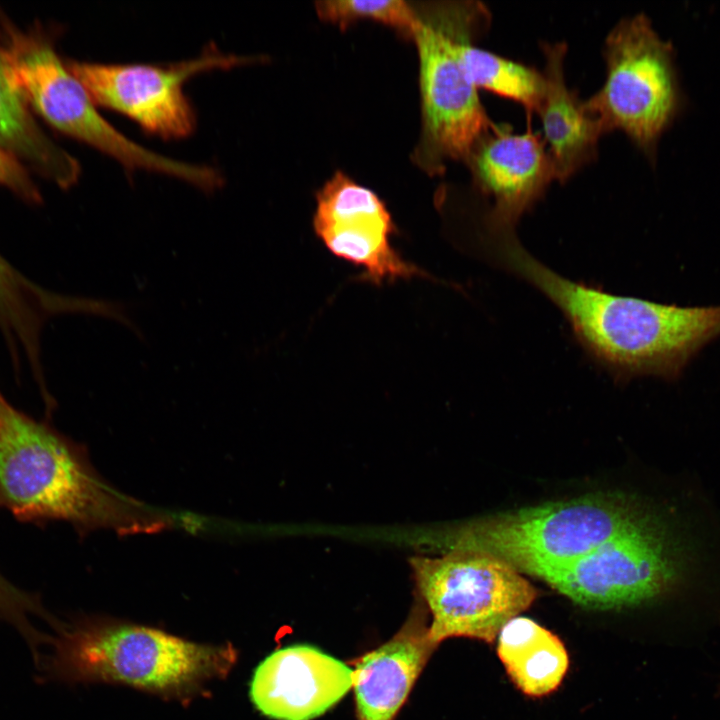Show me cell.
I'll use <instances>...</instances> for the list:
<instances>
[{
    "label": "cell",
    "instance_id": "277c9868",
    "mask_svg": "<svg viewBox=\"0 0 720 720\" xmlns=\"http://www.w3.org/2000/svg\"><path fill=\"white\" fill-rule=\"evenodd\" d=\"M652 512L623 496H582L470 521L451 535L448 548L486 553L543 580Z\"/></svg>",
    "mask_w": 720,
    "mask_h": 720
},
{
    "label": "cell",
    "instance_id": "52a82bcc",
    "mask_svg": "<svg viewBox=\"0 0 720 720\" xmlns=\"http://www.w3.org/2000/svg\"><path fill=\"white\" fill-rule=\"evenodd\" d=\"M6 34L0 55L12 82L55 129L110 156L128 171L165 174L198 189L208 184L207 166L156 153L111 125L47 39L17 30H7Z\"/></svg>",
    "mask_w": 720,
    "mask_h": 720
},
{
    "label": "cell",
    "instance_id": "7402d4cb",
    "mask_svg": "<svg viewBox=\"0 0 720 720\" xmlns=\"http://www.w3.org/2000/svg\"><path fill=\"white\" fill-rule=\"evenodd\" d=\"M0 185L30 202H38L40 195L27 171L13 154L0 149Z\"/></svg>",
    "mask_w": 720,
    "mask_h": 720
},
{
    "label": "cell",
    "instance_id": "ba28073f",
    "mask_svg": "<svg viewBox=\"0 0 720 720\" xmlns=\"http://www.w3.org/2000/svg\"><path fill=\"white\" fill-rule=\"evenodd\" d=\"M603 57L605 81L586 107L604 134L622 131L654 163L659 139L683 106L673 46L639 13L609 31Z\"/></svg>",
    "mask_w": 720,
    "mask_h": 720
},
{
    "label": "cell",
    "instance_id": "2e32d148",
    "mask_svg": "<svg viewBox=\"0 0 720 720\" xmlns=\"http://www.w3.org/2000/svg\"><path fill=\"white\" fill-rule=\"evenodd\" d=\"M69 307V296L35 284L0 254V329L15 365L24 359L30 369L41 368L44 323Z\"/></svg>",
    "mask_w": 720,
    "mask_h": 720
},
{
    "label": "cell",
    "instance_id": "8992f818",
    "mask_svg": "<svg viewBox=\"0 0 720 720\" xmlns=\"http://www.w3.org/2000/svg\"><path fill=\"white\" fill-rule=\"evenodd\" d=\"M682 530L654 511L543 579L592 609L641 605L684 588L695 568Z\"/></svg>",
    "mask_w": 720,
    "mask_h": 720
},
{
    "label": "cell",
    "instance_id": "4fadbf2b",
    "mask_svg": "<svg viewBox=\"0 0 720 720\" xmlns=\"http://www.w3.org/2000/svg\"><path fill=\"white\" fill-rule=\"evenodd\" d=\"M353 669L306 644L275 650L255 669L250 698L275 720H312L335 706L352 688Z\"/></svg>",
    "mask_w": 720,
    "mask_h": 720
},
{
    "label": "cell",
    "instance_id": "9c48e42d",
    "mask_svg": "<svg viewBox=\"0 0 720 720\" xmlns=\"http://www.w3.org/2000/svg\"><path fill=\"white\" fill-rule=\"evenodd\" d=\"M410 564L436 645L451 637L491 643L537 596L519 572L480 551L452 547L439 557H412Z\"/></svg>",
    "mask_w": 720,
    "mask_h": 720
},
{
    "label": "cell",
    "instance_id": "7c38bea8",
    "mask_svg": "<svg viewBox=\"0 0 720 720\" xmlns=\"http://www.w3.org/2000/svg\"><path fill=\"white\" fill-rule=\"evenodd\" d=\"M474 188L488 200L483 230H514L520 218L541 200L554 179L545 142L530 127L514 133L495 124L465 159Z\"/></svg>",
    "mask_w": 720,
    "mask_h": 720
},
{
    "label": "cell",
    "instance_id": "6da1fadb",
    "mask_svg": "<svg viewBox=\"0 0 720 720\" xmlns=\"http://www.w3.org/2000/svg\"><path fill=\"white\" fill-rule=\"evenodd\" d=\"M484 250L557 306L585 352L618 381H675L720 336V305L662 304L572 281L534 258L515 233L491 239Z\"/></svg>",
    "mask_w": 720,
    "mask_h": 720
},
{
    "label": "cell",
    "instance_id": "ac0fdd59",
    "mask_svg": "<svg viewBox=\"0 0 720 720\" xmlns=\"http://www.w3.org/2000/svg\"><path fill=\"white\" fill-rule=\"evenodd\" d=\"M26 104L0 55V149L27 159L61 187L71 186L79 177V163L39 130Z\"/></svg>",
    "mask_w": 720,
    "mask_h": 720
},
{
    "label": "cell",
    "instance_id": "ffe728a7",
    "mask_svg": "<svg viewBox=\"0 0 720 720\" xmlns=\"http://www.w3.org/2000/svg\"><path fill=\"white\" fill-rule=\"evenodd\" d=\"M319 18L345 30L359 20H371L390 26L413 38L417 10L402 0H328L315 3Z\"/></svg>",
    "mask_w": 720,
    "mask_h": 720
},
{
    "label": "cell",
    "instance_id": "44dd1931",
    "mask_svg": "<svg viewBox=\"0 0 720 720\" xmlns=\"http://www.w3.org/2000/svg\"><path fill=\"white\" fill-rule=\"evenodd\" d=\"M35 615L50 625L55 618L44 608L36 594L23 591L0 573V619L12 625L24 638L32 654L47 643L48 636L34 627L30 616Z\"/></svg>",
    "mask_w": 720,
    "mask_h": 720
},
{
    "label": "cell",
    "instance_id": "5b68a950",
    "mask_svg": "<svg viewBox=\"0 0 720 720\" xmlns=\"http://www.w3.org/2000/svg\"><path fill=\"white\" fill-rule=\"evenodd\" d=\"M417 14L412 39L419 56L423 126L416 159L432 174L440 173L447 160L465 161L495 125L457 52L459 38L468 31H486L491 14L478 1L441 3Z\"/></svg>",
    "mask_w": 720,
    "mask_h": 720
},
{
    "label": "cell",
    "instance_id": "e0dca14e",
    "mask_svg": "<svg viewBox=\"0 0 720 720\" xmlns=\"http://www.w3.org/2000/svg\"><path fill=\"white\" fill-rule=\"evenodd\" d=\"M497 654L525 695L541 697L558 688L569 667L563 642L534 620L516 616L498 634Z\"/></svg>",
    "mask_w": 720,
    "mask_h": 720
},
{
    "label": "cell",
    "instance_id": "8fae6325",
    "mask_svg": "<svg viewBox=\"0 0 720 720\" xmlns=\"http://www.w3.org/2000/svg\"><path fill=\"white\" fill-rule=\"evenodd\" d=\"M313 229L332 255L361 269V280L432 278L393 246L397 231L385 203L340 171L316 195Z\"/></svg>",
    "mask_w": 720,
    "mask_h": 720
},
{
    "label": "cell",
    "instance_id": "9a60e30c",
    "mask_svg": "<svg viewBox=\"0 0 720 720\" xmlns=\"http://www.w3.org/2000/svg\"><path fill=\"white\" fill-rule=\"evenodd\" d=\"M545 60L542 71L545 91L537 114L543 140L552 162L554 179L564 184L594 161L604 135L599 121L587 109L585 100L565 80V42H541Z\"/></svg>",
    "mask_w": 720,
    "mask_h": 720
},
{
    "label": "cell",
    "instance_id": "30bf717a",
    "mask_svg": "<svg viewBox=\"0 0 720 720\" xmlns=\"http://www.w3.org/2000/svg\"><path fill=\"white\" fill-rule=\"evenodd\" d=\"M258 60L208 48L200 56L169 65L71 62L68 67L98 106L121 113L163 139H182L196 127L194 109L183 87L211 70Z\"/></svg>",
    "mask_w": 720,
    "mask_h": 720
},
{
    "label": "cell",
    "instance_id": "7a4b0ae2",
    "mask_svg": "<svg viewBox=\"0 0 720 720\" xmlns=\"http://www.w3.org/2000/svg\"><path fill=\"white\" fill-rule=\"evenodd\" d=\"M0 510L24 523L68 522L81 535L155 533L173 525L167 513L109 485L84 447L14 407L1 391Z\"/></svg>",
    "mask_w": 720,
    "mask_h": 720
},
{
    "label": "cell",
    "instance_id": "5bb4252c",
    "mask_svg": "<svg viewBox=\"0 0 720 720\" xmlns=\"http://www.w3.org/2000/svg\"><path fill=\"white\" fill-rule=\"evenodd\" d=\"M427 609L418 598L401 629L353 661L358 720H393L438 645L429 637Z\"/></svg>",
    "mask_w": 720,
    "mask_h": 720
},
{
    "label": "cell",
    "instance_id": "d6986e66",
    "mask_svg": "<svg viewBox=\"0 0 720 720\" xmlns=\"http://www.w3.org/2000/svg\"><path fill=\"white\" fill-rule=\"evenodd\" d=\"M472 30L457 42V52L464 71L476 87L521 105L530 116L541 105L545 80L543 73L523 63L503 57L474 45L484 33Z\"/></svg>",
    "mask_w": 720,
    "mask_h": 720
},
{
    "label": "cell",
    "instance_id": "3957f363",
    "mask_svg": "<svg viewBox=\"0 0 720 720\" xmlns=\"http://www.w3.org/2000/svg\"><path fill=\"white\" fill-rule=\"evenodd\" d=\"M56 630L53 653L38 669L66 682L113 681L184 692L225 676L237 657L231 645L197 644L139 625L79 620Z\"/></svg>",
    "mask_w": 720,
    "mask_h": 720
}]
</instances>
